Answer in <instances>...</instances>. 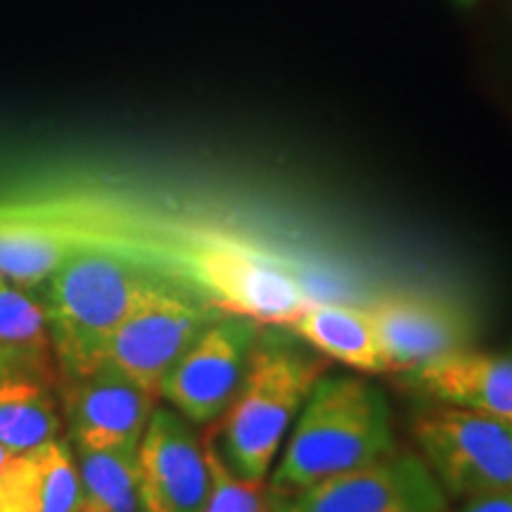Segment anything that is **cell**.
I'll use <instances>...</instances> for the list:
<instances>
[{"label": "cell", "instance_id": "17", "mask_svg": "<svg viewBox=\"0 0 512 512\" xmlns=\"http://www.w3.org/2000/svg\"><path fill=\"white\" fill-rule=\"evenodd\" d=\"M34 458V512H76L79 460L67 441L55 439L31 451Z\"/></svg>", "mask_w": 512, "mask_h": 512}, {"label": "cell", "instance_id": "1", "mask_svg": "<svg viewBox=\"0 0 512 512\" xmlns=\"http://www.w3.org/2000/svg\"><path fill=\"white\" fill-rule=\"evenodd\" d=\"M392 451L387 394L366 377L320 375L268 475V494L290 496Z\"/></svg>", "mask_w": 512, "mask_h": 512}, {"label": "cell", "instance_id": "18", "mask_svg": "<svg viewBox=\"0 0 512 512\" xmlns=\"http://www.w3.org/2000/svg\"><path fill=\"white\" fill-rule=\"evenodd\" d=\"M202 441L209 467V491L202 512H271L268 484L235 475L211 432Z\"/></svg>", "mask_w": 512, "mask_h": 512}, {"label": "cell", "instance_id": "16", "mask_svg": "<svg viewBox=\"0 0 512 512\" xmlns=\"http://www.w3.org/2000/svg\"><path fill=\"white\" fill-rule=\"evenodd\" d=\"M0 351L57 368L50 342L46 304L29 290L0 278Z\"/></svg>", "mask_w": 512, "mask_h": 512}, {"label": "cell", "instance_id": "6", "mask_svg": "<svg viewBox=\"0 0 512 512\" xmlns=\"http://www.w3.org/2000/svg\"><path fill=\"white\" fill-rule=\"evenodd\" d=\"M221 316L226 311L183 287H162L119 325L105 347V363L159 399L169 370Z\"/></svg>", "mask_w": 512, "mask_h": 512}, {"label": "cell", "instance_id": "19", "mask_svg": "<svg viewBox=\"0 0 512 512\" xmlns=\"http://www.w3.org/2000/svg\"><path fill=\"white\" fill-rule=\"evenodd\" d=\"M0 512H34V458L0 444Z\"/></svg>", "mask_w": 512, "mask_h": 512}, {"label": "cell", "instance_id": "4", "mask_svg": "<svg viewBox=\"0 0 512 512\" xmlns=\"http://www.w3.org/2000/svg\"><path fill=\"white\" fill-rule=\"evenodd\" d=\"M413 437L448 496L512 491V422L444 406L415 420Z\"/></svg>", "mask_w": 512, "mask_h": 512}, {"label": "cell", "instance_id": "8", "mask_svg": "<svg viewBox=\"0 0 512 512\" xmlns=\"http://www.w3.org/2000/svg\"><path fill=\"white\" fill-rule=\"evenodd\" d=\"M76 451H138L157 396L110 363L57 384Z\"/></svg>", "mask_w": 512, "mask_h": 512}, {"label": "cell", "instance_id": "20", "mask_svg": "<svg viewBox=\"0 0 512 512\" xmlns=\"http://www.w3.org/2000/svg\"><path fill=\"white\" fill-rule=\"evenodd\" d=\"M458 512H512V491H496V494L467 498Z\"/></svg>", "mask_w": 512, "mask_h": 512}, {"label": "cell", "instance_id": "13", "mask_svg": "<svg viewBox=\"0 0 512 512\" xmlns=\"http://www.w3.org/2000/svg\"><path fill=\"white\" fill-rule=\"evenodd\" d=\"M290 328L318 354L366 375L389 373L366 309L337 302H311Z\"/></svg>", "mask_w": 512, "mask_h": 512}, {"label": "cell", "instance_id": "15", "mask_svg": "<svg viewBox=\"0 0 512 512\" xmlns=\"http://www.w3.org/2000/svg\"><path fill=\"white\" fill-rule=\"evenodd\" d=\"M76 512H140L136 451H76Z\"/></svg>", "mask_w": 512, "mask_h": 512}, {"label": "cell", "instance_id": "2", "mask_svg": "<svg viewBox=\"0 0 512 512\" xmlns=\"http://www.w3.org/2000/svg\"><path fill=\"white\" fill-rule=\"evenodd\" d=\"M174 285L138 261L100 247H76L46 283V313L60 380L93 373L124 320Z\"/></svg>", "mask_w": 512, "mask_h": 512}, {"label": "cell", "instance_id": "9", "mask_svg": "<svg viewBox=\"0 0 512 512\" xmlns=\"http://www.w3.org/2000/svg\"><path fill=\"white\" fill-rule=\"evenodd\" d=\"M140 512H202L209 491L204 441L171 406H157L138 451Z\"/></svg>", "mask_w": 512, "mask_h": 512}, {"label": "cell", "instance_id": "10", "mask_svg": "<svg viewBox=\"0 0 512 512\" xmlns=\"http://www.w3.org/2000/svg\"><path fill=\"white\" fill-rule=\"evenodd\" d=\"M389 373H408L437 358L470 349L475 320L444 299L392 294L366 306Z\"/></svg>", "mask_w": 512, "mask_h": 512}, {"label": "cell", "instance_id": "12", "mask_svg": "<svg viewBox=\"0 0 512 512\" xmlns=\"http://www.w3.org/2000/svg\"><path fill=\"white\" fill-rule=\"evenodd\" d=\"M60 373L0 351V444L19 453L60 439Z\"/></svg>", "mask_w": 512, "mask_h": 512}, {"label": "cell", "instance_id": "5", "mask_svg": "<svg viewBox=\"0 0 512 512\" xmlns=\"http://www.w3.org/2000/svg\"><path fill=\"white\" fill-rule=\"evenodd\" d=\"M271 512H448V494L422 456L396 448L290 496H271Z\"/></svg>", "mask_w": 512, "mask_h": 512}, {"label": "cell", "instance_id": "3", "mask_svg": "<svg viewBox=\"0 0 512 512\" xmlns=\"http://www.w3.org/2000/svg\"><path fill=\"white\" fill-rule=\"evenodd\" d=\"M320 375L318 358L264 330L238 394L216 420L219 430L211 432L235 475L268 482L292 422Z\"/></svg>", "mask_w": 512, "mask_h": 512}, {"label": "cell", "instance_id": "11", "mask_svg": "<svg viewBox=\"0 0 512 512\" xmlns=\"http://www.w3.org/2000/svg\"><path fill=\"white\" fill-rule=\"evenodd\" d=\"M406 384L444 406L512 422V356L470 347L408 370Z\"/></svg>", "mask_w": 512, "mask_h": 512}, {"label": "cell", "instance_id": "14", "mask_svg": "<svg viewBox=\"0 0 512 512\" xmlns=\"http://www.w3.org/2000/svg\"><path fill=\"white\" fill-rule=\"evenodd\" d=\"M76 247L46 223L0 211V278L12 285H46Z\"/></svg>", "mask_w": 512, "mask_h": 512}, {"label": "cell", "instance_id": "7", "mask_svg": "<svg viewBox=\"0 0 512 512\" xmlns=\"http://www.w3.org/2000/svg\"><path fill=\"white\" fill-rule=\"evenodd\" d=\"M264 328L268 325L238 313L221 316L169 370L159 399L195 427L219 420L245 380Z\"/></svg>", "mask_w": 512, "mask_h": 512}]
</instances>
